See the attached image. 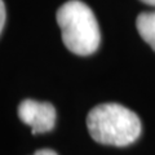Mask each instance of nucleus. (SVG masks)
<instances>
[{"instance_id":"nucleus-1","label":"nucleus","mask_w":155,"mask_h":155,"mask_svg":"<svg viewBox=\"0 0 155 155\" xmlns=\"http://www.w3.org/2000/svg\"><path fill=\"white\" fill-rule=\"evenodd\" d=\"M87 127L94 141L111 146H128L142 130L137 114L119 104L94 106L87 116Z\"/></svg>"},{"instance_id":"nucleus-2","label":"nucleus","mask_w":155,"mask_h":155,"mask_svg":"<svg viewBox=\"0 0 155 155\" xmlns=\"http://www.w3.org/2000/svg\"><path fill=\"white\" fill-rule=\"evenodd\" d=\"M61 28L62 41L70 52L89 56L100 47L101 34L94 13L80 0H69L58 8L56 14Z\"/></svg>"},{"instance_id":"nucleus-3","label":"nucleus","mask_w":155,"mask_h":155,"mask_svg":"<svg viewBox=\"0 0 155 155\" xmlns=\"http://www.w3.org/2000/svg\"><path fill=\"white\" fill-rule=\"evenodd\" d=\"M18 116L31 128L32 134L45 133L53 129L56 124V109L49 102L25 100L18 106Z\"/></svg>"},{"instance_id":"nucleus-4","label":"nucleus","mask_w":155,"mask_h":155,"mask_svg":"<svg viewBox=\"0 0 155 155\" xmlns=\"http://www.w3.org/2000/svg\"><path fill=\"white\" fill-rule=\"evenodd\" d=\"M136 26L140 36L155 51V11L138 14Z\"/></svg>"},{"instance_id":"nucleus-5","label":"nucleus","mask_w":155,"mask_h":155,"mask_svg":"<svg viewBox=\"0 0 155 155\" xmlns=\"http://www.w3.org/2000/svg\"><path fill=\"white\" fill-rule=\"evenodd\" d=\"M5 18H7V13H5V5H4V2L0 0V34L3 31L4 23H5Z\"/></svg>"},{"instance_id":"nucleus-6","label":"nucleus","mask_w":155,"mask_h":155,"mask_svg":"<svg viewBox=\"0 0 155 155\" xmlns=\"http://www.w3.org/2000/svg\"><path fill=\"white\" fill-rule=\"evenodd\" d=\"M34 155H58V154L52 149H40L34 153Z\"/></svg>"},{"instance_id":"nucleus-7","label":"nucleus","mask_w":155,"mask_h":155,"mask_svg":"<svg viewBox=\"0 0 155 155\" xmlns=\"http://www.w3.org/2000/svg\"><path fill=\"white\" fill-rule=\"evenodd\" d=\"M142 3L147 4V5H151V7H155V0H141Z\"/></svg>"}]
</instances>
